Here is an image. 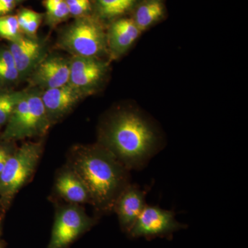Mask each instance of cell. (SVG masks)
Returning <instances> with one entry per match:
<instances>
[{
    "instance_id": "obj_1",
    "label": "cell",
    "mask_w": 248,
    "mask_h": 248,
    "mask_svg": "<svg viewBox=\"0 0 248 248\" xmlns=\"http://www.w3.org/2000/svg\"><path fill=\"white\" fill-rule=\"evenodd\" d=\"M104 148L128 169L141 170L161 148L156 128L138 111L115 114L103 130Z\"/></svg>"
},
{
    "instance_id": "obj_2",
    "label": "cell",
    "mask_w": 248,
    "mask_h": 248,
    "mask_svg": "<svg viewBox=\"0 0 248 248\" xmlns=\"http://www.w3.org/2000/svg\"><path fill=\"white\" fill-rule=\"evenodd\" d=\"M77 176L84 183L90 198L104 210L115 205L117 199L130 184L125 167L107 148L88 150L76 166Z\"/></svg>"
},
{
    "instance_id": "obj_3",
    "label": "cell",
    "mask_w": 248,
    "mask_h": 248,
    "mask_svg": "<svg viewBox=\"0 0 248 248\" xmlns=\"http://www.w3.org/2000/svg\"><path fill=\"white\" fill-rule=\"evenodd\" d=\"M59 45L73 56L99 58L107 51V34L101 23L89 15L76 18L62 32Z\"/></svg>"
},
{
    "instance_id": "obj_4",
    "label": "cell",
    "mask_w": 248,
    "mask_h": 248,
    "mask_svg": "<svg viewBox=\"0 0 248 248\" xmlns=\"http://www.w3.org/2000/svg\"><path fill=\"white\" fill-rule=\"evenodd\" d=\"M40 143H27L11 155L0 173V196L7 201L27 182L40 158Z\"/></svg>"
},
{
    "instance_id": "obj_5",
    "label": "cell",
    "mask_w": 248,
    "mask_h": 248,
    "mask_svg": "<svg viewBox=\"0 0 248 248\" xmlns=\"http://www.w3.org/2000/svg\"><path fill=\"white\" fill-rule=\"evenodd\" d=\"M184 228L172 211L146 205L128 233L131 237L152 238L168 236Z\"/></svg>"
},
{
    "instance_id": "obj_6",
    "label": "cell",
    "mask_w": 248,
    "mask_h": 248,
    "mask_svg": "<svg viewBox=\"0 0 248 248\" xmlns=\"http://www.w3.org/2000/svg\"><path fill=\"white\" fill-rule=\"evenodd\" d=\"M107 71V63L99 58L73 56L70 60L68 84L84 97L95 91Z\"/></svg>"
},
{
    "instance_id": "obj_7",
    "label": "cell",
    "mask_w": 248,
    "mask_h": 248,
    "mask_svg": "<svg viewBox=\"0 0 248 248\" xmlns=\"http://www.w3.org/2000/svg\"><path fill=\"white\" fill-rule=\"evenodd\" d=\"M91 225V220L78 209L62 210L55 220L48 248H66Z\"/></svg>"
},
{
    "instance_id": "obj_8",
    "label": "cell",
    "mask_w": 248,
    "mask_h": 248,
    "mask_svg": "<svg viewBox=\"0 0 248 248\" xmlns=\"http://www.w3.org/2000/svg\"><path fill=\"white\" fill-rule=\"evenodd\" d=\"M32 84L46 90L61 87L68 84L70 61L60 56L44 58L32 73Z\"/></svg>"
},
{
    "instance_id": "obj_9",
    "label": "cell",
    "mask_w": 248,
    "mask_h": 248,
    "mask_svg": "<svg viewBox=\"0 0 248 248\" xmlns=\"http://www.w3.org/2000/svg\"><path fill=\"white\" fill-rule=\"evenodd\" d=\"M9 49L21 77L30 74L44 58V46L35 38L21 37L9 42Z\"/></svg>"
},
{
    "instance_id": "obj_10",
    "label": "cell",
    "mask_w": 248,
    "mask_h": 248,
    "mask_svg": "<svg viewBox=\"0 0 248 248\" xmlns=\"http://www.w3.org/2000/svg\"><path fill=\"white\" fill-rule=\"evenodd\" d=\"M28 99L29 110L15 140L45 133L51 123L42 102L41 93L37 91H28Z\"/></svg>"
},
{
    "instance_id": "obj_11",
    "label": "cell",
    "mask_w": 248,
    "mask_h": 248,
    "mask_svg": "<svg viewBox=\"0 0 248 248\" xmlns=\"http://www.w3.org/2000/svg\"><path fill=\"white\" fill-rule=\"evenodd\" d=\"M141 33L133 19L121 18L115 21L107 34V48L111 57L117 59L124 55Z\"/></svg>"
},
{
    "instance_id": "obj_12",
    "label": "cell",
    "mask_w": 248,
    "mask_h": 248,
    "mask_svg": "<svg viewBox=\"0 0 248 248\" xmlns=\"http://www.w3.org/2000/svg\"><path fill=\"white\" fill-rule=\"evenodd\" d=\"M42 102L50 121L63 117L72 110L83 96L71 85L46 89L41 93Z\"/></svg>"
},
{
    "instance_id": "obj_13",
    "label": "cell",
    "mask_w": 248,
    "mask_h": 248,
    "mask_svg": "<svg viewBox=\"0 0 248 248\" xmlns=\"http://www.w3.org/2000/svg\"><path fill=\"white\" fill-rule=\"evenodd\" d=\"M146 192L135 185H129L121 194L115 203L120 225L128 232L146 207Z\"/></svg>"
},
{
    "instance_id": "obj_14",
    "label": "cell",
    "mask_w": 248,
    "mask_h": 248,
    "mask_svg": "<svg viewBox=\"0 0 248 248\" xmlns=\"http://www.w3.org/2000/svg\"><path fill=\"white\" fill-rule=\"evenodd\" d=\"M165 14L164 0H143L137 8L133 19L143 32L161 21Z\"/></svg>"
},
{
    "instance_id": "obj_15",
    "label": "cell",
    "mask_w": 248,
    "mask_h": 248,
    "mask_svg": "<svg viewBox=\"0 0 248 248\" xmlns=\"http://www.w3.org/2000/svg\"><path fill=\"white\" fill-rule=\"evenodd\" d=\"M56 187L59 193L70 202L80 203L86 202L90 197L84 183L77 174H63L59 178Z\"/></svg>"
},
{
    "instance_id": "obj_16",
    "label": "cell",
    "mask_w": 248,
    "mask_h": 248,
    "mask_svg": "<svg viewBox=\"0 0 248 248\" xmlns=\"http://www.w3.org/2000/svg\"><path fill=\"white\" fill-rule=\"evenodd\" d=\"M98 12L102 17L112 19L130 11L138 0H96Z\"/></svg>"
},
{
    "instance_id": "obj_17",
    "label": "cell",
    "mask_w": 248,
    "mask_h": 248,
    "mask_svg": "<svg viewBox=\"0 0 248 248\" xmlns=\"http://www.w3.org/2000/svg\"><path fill=\"white\" fill-rule=\"evenodd\" d=\"M47 22L55 26L70 17L69 10L66 0H45Z\"/></svg>"
},
{
    "instance_id": "obj_18",
    "label": "cell",
    "mask_w": 248,
    "mask_h": 248,
    "mask_svg": "<svg viewBox=\"0 0 248 248\" xmlns=\"http://www.w3.org/2000/svg\"><path fill=\"white\" fill-rule=\"evenodd\" d=\"M0 37L9 42L17 40L22 37L19 29L17 15H6L0 16Z\"/></svg>"
},
{
    "instance_id": "obj_19",
    "label": "cell",
    "mask_w": 248,
    "mask_h": 248,
    "mask_svg": "<svg viewBox=\"0 0 248 248\" xmlns=\"http://www.w3.org/2000/svg\"><path fill=\"white\" fill-rule=\"evenodd\" d=\"M22 92H0V126L7 123Z\"/></svg>"
},
{
    "instance_id": "obj_20",
    "label": "cell",
    "mask_w": 248,
    "mask_h": 248,
    "mask_svg": "<svg viewBox=\"0 0 248 248\" xmlns=\"http://www.w3.org/2000/svg\"><path fill=\"white\" fill-rule=\"evenodd\" d=\"M70 16L78 18L89 16L92 9L91 0H66Z\"/></svg>"
},
{
    "instance_id": "obj_21",
    "label": "cell",
    "mask_w": 248,
    "mask_h": 248,
    "mask_svg": "<svg viewBox=\"0 0 248 248\" xmlns=\"http://www.w3.org/2000/svg\"><path fill=\"white\" fill-rule=\"evenodd\" d=\"M20 78V75L16 67L0 63V83L9 84Z\"/></svg>"
},
{
    "instance_id": "obj_22",
    "label": "cell",
    "mask_w": 248,
    "mask_h": 248,
    "mask_svg": "<svg viewBox=\"0 0 248 248\" xmlns=\"http://www.w3.org/2000/svg\"><path fill=\"white\" fill-rule=\"evenodd\" d=\"M42 18H43V15L33 11L30 20L28 22L27 27L23 32L27 34L28 37H31V38H35L41 22H42Z\"/></svg>"
},
{
    "instance_id": "obj_23",
    "label": "cell",
    "mask_w": 248,
    "mask_h": 248,
    "mask_svg": "<svg viewBox=\"0 0 248 248\" xmlns=\"http://www.w3.org/2000/svg\"><path fill=\"white\" fill-rule=\"evenodd\" d=\"M34 11L31 9H23L19 11L17 15L18 23H19V29L22 32H24V29L27 27L28 22L30 20L31 16Z\"/></svg>"
},
{
    "instance_id": "obj_24",
    "label": "cell",
    "mask_w": 248,
    "mask_h": 248,
    "mask_svg": "<svg viewBox=\"0 0 248 248\" xmlns=\"http://www.w3.org/2000/svg\"><path fill=\"white\" fill-rule=\"evenodd\" d=\"M17 4V0H0V16L11 14Z\"/></svg>"
},
{
    "instance_id": "obj_25",
    "label": "cell",
    "mask_w": 248,
    "mask_h": 248,
    "mask_svg": "<svg viewBox=\"0 0 248 248\" xmlns=\"http://www.w3.org/2000/svg\"><path fill=\"white\" fill-rule=\"evenodd\" d=\"M11 155V153H9L7 148L0 146V173L4 169L5 164L7 162Z\"/></svg>"
},
{
    "instance_id": "obj_26",
    "label": "cell",
    "mask_w": 248,
    "mask_h": 248,
    "mask_svg": "<svg viewBox=\"0 0 248 248\" xmlns=\"http://www.w3.org/2000/svg\"><path fill=\"white\" fill-rule=\"evenodd\" d=\"M24 1V0H17V4L18 3L22 2V1Z\"/></svg>"
},
{
    "instance_id": "obj_27",
    "label": "cell",
    "mask_w": 248,
    "mask_h": 248,
    "mask_svg": "<svg viewBox=\"0 0 248 248\" xmlns=\"http://www.w3.org/2000/svg\"><path fill=\"white\" fill-rule=\"evenodd\" d=\"M0 248H1V247H0Z\"/></svg>"
}]
</instances>
